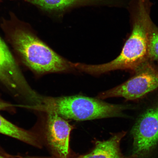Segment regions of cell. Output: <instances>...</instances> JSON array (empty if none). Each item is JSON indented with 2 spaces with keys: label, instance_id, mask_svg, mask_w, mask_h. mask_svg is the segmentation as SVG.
Wrapping results in <instances>:
<instances>
[{
  "label": "cell",
  "instance_id": "11",
  "mask_svg": "<svg viewBox=\"0 0 158 158\" xmlns=\"http://www.w3.org/2000/svg\"><path fill=\"white\" fill-rule=\"evenodd\" d=\"M148 56L152 60L158 62V27L154 23L148 38Z\"/></svg>",
  "mask_w": 158,
  "mask_h": 158
},
{
  "label": "cell",
  "instance_id": "1",
  "mask_svg": "<svg viewBox=\"0 0 158 158\" xmlns=\"http://www.w3.org/2000/svg\"><path fill=\"white\" fill-rule=\"evenodd\" d=\"M150 10L149 8L144 5L137 6L132 10L131 33L117 58L102 64L73 63L75 69L94 75L118 70H135L146 62L148 57V38L153 24L150 17Z\"/></svg>",
  "mask_w": 158,
  "mask_h": 158
},
{
  "label": "cell",
  "instance_id": "2",
  "mask_svg": "<svg viewBox=\"0 0 158 158\" xmlns=\"http://www.w3.org/2000/svg\"><path fill=\"white\" fill-rule=\"evenodd\" d=\"M129 106L111 104L100 99L82 96L52 97L43 96L37 111L54 112L65 119L85 121L124 117Z\"/></svg>",
  "mask_w": 158,
  "mask_h": 158
},
{
  "label": "cell",
  "instance_id": "8",
  "mask_svg": "<svg viewBox=\"0 0 158 158\" xmlns=\"http://www.w3.org/2000/svg\"><path fill=\"white\" fill-rule=\"evenodd\" d=\"M14 106L2 100L0 97V111L13 109ZM0 134L15 138L38 148L42 147V141L35 131L23 129L12 123L2 116L0 114Z\"/></svg>",
  "mask_w": 158,
  "mask_h": 158
},
{
  "label": "cell",
  "instance_id": "5",
  "mask_svg": "<svg viewBox=\"0 0 158 158\" xmlns=\"http://www.w3.org/2000/svg\"><path fill=\"white\" fill-rule=\"evenodd\" d=\"M134 76L123 83L99 94L101 99L122 97L137 99L158 87V70L146 61L135 70Z\"/></svg>",
  "mask_w": 158,
  "mask_h": 158
},
{
  "label": "cell",
  "instance_id": "10",
  "mask_svg": "<svg viewBox=\"0 0 158 158\" xmlns=\"http://www.w3.org/2000/svg\"><path fill=\"white\" fill-rule=\"evenodd\" d=\"M46 10L62 13L74 7L81 6L112 4L114 0H25Z\"/></svg>",
  "mask_w": 158,
  "mask_h": 158
},
{
  "label": "cell",
  "instance_id": "12",
  "mask_svg": "<svg viewBox=\"0 0 158 158\" xmlns=\"http://www.w3.org/2000/svg\"><path fill=\"white\" fill-rule=\"evenodd\" d=\"M0 158H18V157L10 155L0 148Z\"/></svg>",
  "mask_w": 158,
  "mask_h": 158
},
{
  "label": "cell",
  "instance_id": "3",
  "mask_svg": "<svg viewBox=\"0 0 158 158\" xmlns=\"http://www.w3.org/2000/svg\"><path fill=\"white\" fill-rule=\"evenodd\" d=\"M11 39L23 62L36 73H66L75 70L72 62L27 31L18 29L12 35Z\"/></svg>",
  "mask_w": 158,
  "mask_h": 158
},
{
  "label": "cell",
  "instance_id": "6",
  "mask_svg": "<svg viewBox=\"0 0 158 158\" xmlns=\"http://www.w3.org/2000/svg\"><path fill=\"white\" fill-rule=\"evenodd\" d=\"M0 83L15 97L22 100L32 96L30 86L8 47L0 37Z\"/></svg>",
  "mask_w": 158,
  "mask_h": 158
},
{
  "label": "cell",
  "instance_id": "9",
  "mask_svg": "<svg viewBox=\"0 0 158 158\" xmlns=\"http://www.w3.org/2000/svg\"><path fill=\"white\" fill-rule=\"evenodd\" d=\"M127 132L114 133L108 139L96 142L93 150L86 155L75 158H137L133 155L126 156L122 153L120 143ZM39 158H53L39 157Z\"/></svg>",
  "mask_w": 158,
  "mask_h": 158
},
{
  "label": "cell",
  "instance_id": "7",
  "mask_svg": "<svg viewBox=\"0 0 158 158\" xmlns=\"http://www.w3.org/2000/svg\"><path fill=\"white\" fill-rule=\"evenodd\" d=\"M46 114L43 135L40 137L46 143L53 158H69V140L73 127L66 119L54 112Z\"/></svg>",
  "mask_w": 158,
  "mask_h": 158
},
{
  "label": "cell",
  "instance_id": "4",
  "mask_svg": "<svg viewBox=\"0 0 158 158\" xmlns=\"http://www.w3.org/2000/svg\"><path fill=\"white\" fill-rule=\"evenodd\" d=\"M130 133L133 139L131 155L137 158L151 156L158 147V105L140 114Z\"/></svg>",
  "mask_w": 158,
  "mask_h": 158
}]
</instances>
